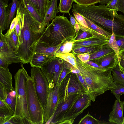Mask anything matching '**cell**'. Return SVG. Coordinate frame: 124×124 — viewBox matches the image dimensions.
I'll list each match as a JSON object with an SVG mask.
<instances>
[{
	"label": "cell",
	"mask_w": 124,
	"mask_h": 124,
	"mask_svg": "<svg viewBox=\"0 0 124 124\" xmlns=\"http://www.w3.org/2000/svg\"><path fill=\"white\" fill-rule=\"evenodd\" d=\"M9 95L13 97H16V92L14 90H13L10 91H8Z\"/></svg>",
	"instance_id": "680465c9"
},
{
	"label": "cell",
	"mask_w": 124,
	"mask_h": 124,
	"mask_svg": "<svg viewBox=\"0 0 124 124\" xmlns=\"http://www.w3.org/2000/svg\"><path fill=\"white\" fill-rule=\"evenodd\" d=\"M72 10L111 33L114 32L116 37L124 36V15L105 5L86 6L74 3Z\"/></svg>",
	"instance_id": "6da1fadb"
},
{
	"label": "cell",
	"mask_w": 124,
	"mask_h": 124,
	"mask_svg": "<svg viewBox=\"0 0 124 124\" xmlns=\"http://www.w3.org/2000/svg\"><path fill=\"white\" fill-rule=\"evenodd\" d=\"M124 52V48L120 50L119 51V53H120Z\"/></svg>",
	"instance_id": "6125c7cd"
},
{
	"label": "cell",
	"mask_w": 124,
	"mask_h": 124,
	"mask_svg": "<svg viewBox=\"0 0 124 124\" xmlns=\"http://www.w3.org/2000/svg\"><path fill=\"white\" fill-rule=\"evenodd\" d=\"M90 54L87 53L77 54V57L82 62L86 63L89 61Z\"/></svg>",
	"instance_id": "7dc6e473"
},
{
	"label": "cell",
	"mask_w": 124,
	"mask_h": 124,
	"mask_svg": "<svg viewBox=\"0 0 124 124\" xmlns=\"http://www.w3.org/2000/svg\"><path fill=\"white\" fill-rule=\"evenodd\" d=\"M117 11H120L124 15V0H119Z\"/></svg>",
	"instance_id": "f5cc1de1"
},
{
	"label": "cell",
	"mask_w": 124,
	"mask_h": 124,
	"mask_svg": "<svg viewBox=\"0 0 124 124\" xmlns=\"http://www.w3.org/2000/svg\"><path fill=\"white\" fill-rule=\"evenodd\" d=\"M73 0H60L59 5L57 8L58 12L70 14L69 11L72 7Z\"/></svg>",
	"instance_id": "836d02e7"
},
{
	"label": "cell",
	"mask_w": 124,
	"mask_h": 124,
	"mask_svg": "<svg viewBox=\"0 0 124 124\" xmlns=\"http://www.w3.org/2000/svg\"><path fill=\"white\" fill-rule=\"evenodd\" d=\"M91 66L99 69H104L101 68L99 65L95 62L92 61V60L89 61L86 63Z\"/></svg>",
	"instance_id": "11a10c76"
},
{
	"label": "cell",
	"mask_w": 124,
	"mask_h": 124,
	"mask_svg": "<svg viewBox=\"0 0 124 124\" xmlns=\"http://www.w3.org/2000/svg\"><path fill=\"white\" fill-rule=\"evenodd\" d=\"M116 40L120 50L124 48V36L116 37Z\"/></svg>",
	"instance_id": "c3c4849f"
},
{
	"label": "cell",
	"mask_w": 124,
	"mask_h": 124,
	"mask_svg": "<svg viewBox=\"0 0 124 124\" xmlns=\"http://www.w3.org/2000/svg\"><path fill=\"white\" fill-rule=\"evenodd\" d=\"M102 46H84L72 49V51L76 54L88 53L90 54L93 53L100 49Z\"/></svg>",
	"instance_id": "f546056e"
},
{
	"label": "cell",
	"mask_w": 124,
	"mask_h": 124,
	"mask_svg": "<svg viewBox=\"0 0 124 124\" xmlns=\"http://www.w3.org/2000/svg\"><path fill=\"white\" fill-rule=\"evenodd\" d=\"M59 87L56 85L49 90L46 106L43 110V124H46L53 116L59 99Z\"/></svg>",
	"instance_id": "7c38bea8"
},
{
	"label": "cell",
	"mask_w": 124,
	"mask_h": 124,
	"mask_svg": "<svg viewBox=\"0 0 124 124\" xmlns=\"http://www.w3.org/2000/svg\"><path fill=\"white\" fill-rule=\"evenodd\" d=\"M103 0H73L77 4L84 6L94 5L97 3Z\"/></svg>",
	"instance_id": "60d3db41"
},
{
	"label": "cell",
	"mask_w": 124,
	"mask_h": 124,
	"mask_svg": "<svg viewBox=\"0 0 124 124\" xmlns=\"http://www.w3.org/2000/svg\"><path fill=\"white\" fill-rule=\"evenodd\" d=\"M74 28L76 34L77 35L78 34L80 30V27L79 24L77 21Z\"/></svg>",
	"instance_id": "6f0895ef"
},
{
	"label": "cell",
	"mask_w": 124,
	"mask_h": 124,
	"mask_svg": "<svg viewBox=\"0 0 124 124\" xmlns=\"http://www.w3.org/2000/svg\"><path fill=\"white\" fill-rule=\"evenodd\" d=\"M123 108H124V102H123Z\"/></svg>",
	"instance_id": "be15d7a7"
},
{
	"label": "cell",
	"mask_w": 124,
	"mask_h": 124,
	"mask_svg": "<svg viewBox=\"0 0 124 124\" xmlns=\"http://www.w3.org/2000/svg\"><path fill=\"white\" fill-rule=\"evenodd\" d=\"M116 86L111 90V92L116 97V100H120V96L124 94V86L116 84Z\"/></svg>",
	"instance_id": "f35d334b"
},
{
	"label": "cell",
	"mask_w": 124,
	"mask_h": 124,
	"mask_svg": "<svg viewBox=\"0 0 124 124\" xmlns=\"http://www.w3.org/2000/svg\"><path fill=\"white\" fill-rule=\"evenodd\" d=\"M56 57L54 54L34 53L32 54L29 62L32 67L40 68L45 64Z\"/></svg>",
	"instance_id": "e0dca14e"
},
{
	"label": "cell",
	"mask_w": 124,
	"mask_h": 124,
	"mask_svg": "<svg viewBox=\"0 0 124 124\" xmlns=\"http://www.w3.org/2000/svg\"><path fill=\"white\" fill-rule=\"evenodd\" d=\"M56 57L59 58L64 61L70 63L75 67L77 68L76 57L73 53H67L57 54H56Z\"/></svg>",
	"instance_id": "1f68e13d"
},
{
	"label": "cell",
	"mask_w": 124,
	"mask_h": 124,
	"mask_svg": "<svg viewBox=\"0 0 124 124\" xmlns=\"http://www.w3.org/2000/svg\"><path fill=\"white\" fill-rule=\"evenodd\" d=\"M64 65V60L57 57L46 63L40 68L48 80L49 90L57 85Z\"/></svg>",
	"instance_id": "9c48e42d"
},
{
	"label": "cell",
	"mask_w": 124,
	"mask_h": 124,
	"mask_svg": "<svg viewBox=\"0 0 124 124\" xmlns=\"http://www.w3.org/2000/svg\"><path fill=\"white\" fill-rule=\"evenodd\" d=\"M71 72V70L67 68L64 64L63 69L60 76L57 85L59 87L64 78L68 74Z\"/></svg>",
	"instance_id": "ee69618b"
},
{
	"label": "cell",
	"mask_w": 124,
	"mask_h": 124,
	"mask_svg": "<svg viewBox=\"0 0 124 124\" xmlns=\"http://www.w3.org/2000/svg\"><path fill=\"white\" fill-rule=\"evenodd\" d=\"M120 55H121L124 57V52H121L119 53Z\"/></svg>",
	"instance_id": "94428289"
},
{
	"label": "cell",
	"mask_w": 124,
	"mask_h": 124,
	"mask_svg": "<svg viewBox=\"0 0 124 124\" xmlns=\"http://www.w3.org/2000/svg\"><path fill=\"white\" fill-rule=\"evenodd\" d=\"M112 74L115 84L124 86V73L121 71L119 65L113 68Z\"/></svg>",
	"instance_id": "4316f807"
},
{
	"label": "cell",
	"mask_w": 124,
	"mask_h": 124,
	"mask_svg": "<svg viewBox=\"0 0 124 124\" xmlns=\"http://www.w3.org/2000/svg\"><path fill=\"white\" fill-rule=\"evenodd\" d=\"M84 18L88 24V28L102 35L109 39L112 35L111 33L95 24L85 17H84Z\"/></svg>",
	"instance_id": "484cf974"
},
{
	"label": "cell",
	"mask_w": 124,
	"mask_h": 124,
	"mask_svg": "<svg viewBox=\"0 0 124 124\" xmlns=\"http://www.w3.org/2000/svg\"><path fill=\"white\" fill-rule=\"evenodd\" d=\"M21 19L20 16L19 21L16 24L15 26V27L14 29L15 32L18 38L19 41V44L20 36L21 31Z\"/></svg>",
	"instance_id": "816d5d0a"
},
{
	"label": "cell",
	"mask_w": 124,
	"mask_h": 124,
	"mask_svg": "<svg viewBox=\"0 0 124 124\" xmlns=\"http://www.w3.org/2000/svg\"><path fill=\"white\" fill-rule=\"evenodd\" d=\"M14 112L4 101L0 99V118L13 115Z\"/></svg>",
	"instance_id": "e575fe53"
},
{
	"label": "cell",
	"mask_w": 124,
	"mask_h": 124,
	"mask_svg": "<svg viewBox=\"0 0 124 124\" xmlns=\"http://www.w3.org/2000/svg\"><path fill=\"white\" fill-rule=\"evenodd\" d=\"M4 101L15 113L16 106V97L11 96L8 91L7 97Z\"/></svg>",
	"instance_id": "b9f144b4"
},
{
	"label": "cell",
	"mask_w": 124,
	"mask_h": 124,
	"mask_svg": "<svg viewBox=\"0 0 124 124\" xmlns=\"http://www.w3.org/2000/svg\"><path fill=\"white\" fill-rule=\"evenodd\" d=\"M78 124H111L109 122L104 121H99L92 116L88 113L82 118Z\"/></svg>",
	"instance_id": "83f0119b"
},
{
	"label": "cell",
	"mask_w": 124,
	"mask_h": 124,
	"mask_svg": "<svg viewBox=\"0 0 124 124\" xmlns=\"http://www.w3.org/2000/svg\"><path fill=\"white\" fill-rule=\"evenodd\" d=\"M107 44L116 53L119 63L120 59V55L119 54L120 50L116 43V35L114 32L112 33L111 35Z\"/></svg>",
	"instance_id": "d590c367"
},
{
	"label": "cell",
	"mask_w": 124,
	"mask_h": 124,
	"mask_svg": "<svg viewBox=\"0 0 124 124\" xmlns=\"http://www.w3.org/2000/svg\"><path fill=\"white\" fill-rule=\"evenodd\" d=\"M76 74L80 83L83 87L85 92L88 94V88L85 80L80 73H76Z\"/></svg>",
	"instance_id": "681fc988"
},
{
	"label": "cell",
	"mask_w": 124,
	"mask_h": 124,
	"mask_svg": "<svg viewBox=\"0 0 124 124\" xmlns=\"http://www.w3.org/2000/svg\"><path fill=\"white\" fill-rule=\"evenodd\" d=\"M123 102L120 100H115L112 110L109 115L108 121L111 124H122L124 117Z\"/></svg>",
	"instance_id": "5bb4252c"
},
{
	"label": "cell",
	"mask_w": 124,
	"mask_h": 124,
	"mask_svg": "<svg viewBox=\"0 0 124 124\" xmlns=\"http://www.w3.org/2000/svg\"><path fill=\"white\" fill-rule=\"evenodd\" d=\"M17 6L20 11L21 28L19 47L15 53L24 64L29 62L32 54L31 47L39 39L45 27L34 18L22 0H18Z\"/></svg>",
	"instance_id": "7a4b0ae2"
},
{
	"label": "cell",
	"mask_w": 124,
	"mask_h": 124,
	"mask_svg": "<svg viewBox=\"0 0 124 124\" xmlns=\"http://www.w3.org/2000/svg\"><path fill=\"white\" fill-rule=\"evenodd\" d=\"M114 51L108 44L103 46L99 50L90 54L89 61L98 59Z\"/></svg>",
	"instance_id": "d4e9b609"
},
{
	"label": "cell",
	"mask_w": 124,
	"mask_h": 124,
	"mask_svg": "<svg viewBox=\"0 0 124 124\" xmlns=\"http://www.w3.org/2000/svg\"><path fill=\"white\" fill-rule=\"evenodd\" d=\"M36 10L39 14L44 18L48 0H26Z\"/></svg>",
	"instance_id": "7402d4cb"
},
{
	"label": "cell",
	"mask_w": 124,
	"mask_h": 124,
	"mask_svg": "<svg viewBox=\"0 0 124 124\" xmlns=\"http://www.w3.org/2000/svg\"></svg>",
	"instance_id": "03108f58"
},
{
	"label": "cell",
	"mask_w": 124,
	"mask_h": 124,
	"mask_svg": "<svg viewBox=\"0 0 124 124\" xmlns=\"http://www.w3.org/2000/svg\"><path fill=\"white\" fill-rule=\"evenodd\" d=\"M8 0H0V32L6 29L7 9L8 6Z\"/></svg>",
	"instance_id": "603a6c76"
},
{
	"label": "cell",
	"mask_w": 124,
	"mask_h": 124,
	"mask_svg": "<svg viewBox=\"0 0 124 124\" xmlns=\"http://www.w3.org/2000/svg\"><path fill=\"white\" fill-rule=\"evenodd\" d=\"M70 17V21L71 24L74 27L76 22V20L75 17L72 15H69Z\"/></svg>",
	"instance_id": "9f6ffc18"
},
{
	"label": "cell",
	"mask_w": 124,
	"mask_h": 124,
	"mask_svg": "<svg viewBox=\"0 0 124 124\" xmlns=\"http://www.w3.org/2000/svg\"><path fill=\"white\" fill-rule=\"evenodd\" d=\"M93 35L89 31H83L80 29L78 34L72 39L73 41H76L90 37Z\"/></svg>",
	"instance_id": "ab89813d"
},
{
	"label": "cell",
	"mask_w": 124,
	"mask_h": 124,
	"mask_svg": "<svg viewBox=\"0 0 124 124\" xmlns=\"http://www.w3.org/2000/svg\"><path fill=\"white\" fill-rule=\"evenodd\" d=\"M109 39L93 35L92 37L75 41L73 49L84 46H102L107 44Z\"/></svg>",
	"instance_id": "4fadbf2b"
},
{
	"label": "cell",
	"mask_w": 124,
	"mask_h": 124,
	"mask_svg": "<svg viewBox=\"0 0 124 124\" xmlns=\"http://www.w3.org/2000/svg\"><path fill=\"white\" fill-rule=\"evenodd\" d=\"M94 60V62L104 69L115 68L119 65L118 57L114 51L98 59Z\"/></svg>",
	"instance_id": "2e32d148"
},
{
	"label": "cell",
	"mask_w": 124,
	"mask_h": 124,
	"mask_svg": "<svg viewBox=\"0 0 124 124\" xmlns=\"http://www.w3.org/2000/svg\"><path fill=\"white\" fill-rule=\"evenodd\" d=\"M86 93L76 73L71 72L64 78L59 87V101L74 94Z\"/></svg>",
	"instance_id": "ba28073f"
},
{
	"label": "cell",
	"mask_w": 124,
	"mask_h": 124,
	"mask_svg": "<svg viewBox=\"0 0 124 124\" xmlns=\"http://www.w3.org/2000/svg\"><path fill=\"white\" fill-rule=\"evenodd\" d=\"M72 39L63 43L56 51L54 55L57 54H64L71 52L73 49V44L75 42Z\"/></svg>",
	"instance_id": "d6a6232c"
},
{
	"label": "cell",
	"mask_w": 124,
	"mask_h": 124,
	"mask_svg": "<svg viewBox=\"0 0 124 124\" xmlns=\"http://www.w3.org/2000/svg\"><path fill=\"white\" fill-rule=\"evenodd\" d=\"M21 68L15 74L14 90L16 92V106L14 114L28 120L31 124L27 104L26 82L29 76L21 62Z\"/></svg>",
	"instance_id": "5b68a950"
},
{
	"label": "cell",
	"mask_w": 124,
	"mask_h": 124,
	"mask_svg": "<svg viewBox=\"0 0 124 124\" xmlns=\"http://www.w3.org/2000/svg\"><path fill=\"white\" fill-rule=\"evenodd\" d=\"M80 94L71 95L68 96L65 100L59 101L50 123L60 124L63 120L66 113Z\"/></svg>",
	"instance_id": "8fae6325"
},
{
	"label": "cell",
	"mask_w": 124,
	"mask_h": 124,
	"mask_svg": "<svg viewBox=\"0 0 124 124\" xmlns=\"http://www.w3.org/2000/svg\"><path fill=\"white\" fill-rule=\"evenodd\" d=\"M21 61L12 49L0 53V67H5L12 63L21 62Z\"/></svg>",
	"instance_id": "ac0fdd59"
},
{
	"label": "cell",
	"mask_w": 124,
	"mask_h": 124,
	"mask_svg": "<svg viewBox=\"0 0 124 124\" xmlns=\"http://www.w3.org/2000/svg\"><path fill=\"white\" fill-rule=\"evenodd\" d=\"M16 14V17L14 18L11 22L9 29L8 30L6 33L5 34L7 37L10 35L19 21L20 16V11L18 6Z\"/></svg>",
	"instance_id": "8d00e7d4"
},
{
	"label": "cell",
	"mask_w": 124,
	"mask_h": 124,
	"mask_svg": "<svg viewBox=\"0 0 124 124\" xmlns=\"http://www.w3.org/2000/svg\"><path fill=\"white\" fill-rule=\"evenodd\" d=\"M12 82V75L9 71L8 66L0 67V83L10 92L14 90Z\"/></svg>",
	"instance_id": "ffe728a7"
},
{
	"label": "cell",
	"mask_w": 124,
	"mask_h": 124,
	"mask_svg": "<svg viewBox=\"0 0 124 124\" xmlns=\"http://www.w3.org/2000/svg\"><path fill=\"white\" fill-rule=\"evenodd\" d=\"M57 1L58 0H48L43 23L45 27L48 26L49 22L52 21L57 16L56 14L58 12L57 8Z\"/></svg>",
	"instance_id": "d6986e66"
},
{
	"label": "cell",
	"mask_w": 124,
	"mask_h": 124,
	"mask_svg": "<svg viewBox=\"0 0 124 124\" xmlns=\"http://www.w3.org/2000/svg\"><path fill=\"white\" fill-rule=\"evenodd\" d=\"M120 55V59L119 66L121 71L124 73V57Z\"/></svg>",
	"instance_id": "db71d44e"
},
{
	"label": "cell",
	"mask_w": 124,
	"mask_h": 124,
	"mask_svg": "<svg viewBox=\"0 0 124 124\" xmlns=\"http://www.w3.org/2000/svg\"><path fill=\"white\" fill-rule=\"evenodd\" d=\"M27 104L31 124H42L43 109L36 92L34 82L29 76L26 82Z\"/></svg>",
	"instance_id": "8992f818"
},
{
	"label": "cell",
	"mask_w": 124,
	"mask_h": 124,
	"mask_svg": "<svg viewBox=\"0 0 124 124\" xmlns=\"http://www.w3.org/2000/svg\"><path fill=\"white\" fill-rule=\"evenodd\" d=\"M7 7L6 23V29H8L10 24L15 18L17 9L18 0H12Z\"/></svg>",
	"instance_id": "cb8c5ba5"
},
{
	"label": "cell",
	"mask_w": 124,
	"mask_h": 124,
	"mask_svg": "<svg viewBox=\"0 0 124 124\" xmlns=\"http://www.w3.org/2000/svg\"><path fill=\"white\" fill-rule=\"evenodd\" d=\"M8 90L0 83V99L5 101L7 97Z\"/></svg>",
	"instance_id": "bcb514c9"
},
{
	"label": "cell",
	"mask_w": 124,
	"mask_h": 124,
	"mask_svg": "<svg viewBox=\"0 0 124 124\" xmlns=\"http://www.w3.org/2000/svg\"><path fill=\"white\" fill-rule=\"evenodd\" d=\"M64 62L65 66L70 70L72 72L75 73H80L79 70L77 68L75 67L70 63L64 61Z\"/></svg>",
	"instance_id": "f907efd6"
},
{
	"label": "cell",
	"mask_w": 124,
	"mask_h": 124,
	"mask_svg": "<svg viewBox=\"0 0 124 124\" xmlns=\"http://www.w3.org/2000/svg\"><path fill=\"white\" fill-rule=\"evenodd\" d=\"M110 0H103L99 2L101 4L105 5Z\"/></svg>",
	"instance_id": "91938a15"
},
{
	"label": "cell",
	"mask_w": 124,
	"mask_h": 124,
	"mask_svg": "<svg viewBox=\"0 0 124 124\" xmlns=\"http://www.w3.org/2000/svg\"><path fill=\"white\" fill-rule=\"evenodd\" d=\"M91 100L86 93L81 94L65 114L60 124H72L75 119L91 105Z\"/></svg>",
	"instance_id": "30bf717a"
},
{
	"label": "cell",
	"mask_w": 124,
	"mask_h": 124,
	"mask_svg": "<svg viewBox=\"0 0 124 124\" xmlns=\"http://www.w3.org/2000/svg\"><path fill=\"white\" fill-rule=\"evenodd\" d=\"M63 43L57 46H51L47 43L38 40L31 46V50L32 54L36 53L54 55L56 51Z\"/></svg>",
	"instance_id": "9a60e30c"
},
{
	"label": "cell",
	"mask_w": 124,
	"mask_h": 124,
	"mask_svg": "<svg viewBox=\"0 0 124 124\" xmlns=\"http://www.w3.org/2000/svg\"><path fill=\"white\" fill-rule=\"evenodd\" d=\"M22 0L29 12L34 18L39 23L43 24L44 18L39 14L35 9L26 0Z\"/></svg>",
	"instance_id": "4dcf8cb0"
},
{
	"label": "cell",
	"mask_w": 124,
	"mask_h": 124,
	"mask_svg": "<svg viewBox=\"0 0 124 124\" xmlns=\"http://www.w3.org/2000/svg\"><path fill=\"white\" fill-rule=\"evenodd\" d=\"M122 124H124V119L123 122V123Z\"/></svg>",
	"instance_id": "e7e4bbea"
},
{
	"label": "cell",
	"mask_w": 124,
	"mask_h": 124,
	"mask_svg": "<svg viewBox=\"0 0 124 124\" xmlns=\"http://www.w3.org/2000/svg\"><path fill=\"white\" fill-rule=\"evenodd\" d=\"M40 69L32 67L31 77L34 82L37 95L44 110L47 104L49 89L48 80Z\"/></svg>",
	"instance_id": "52a82bcc"
},
{
	"label": "cell",
	"mask_w": 124,
	"mask_h": 124,
	"mask_svg": "<svg viewBox=\"0 0 124 124\" xmlns=\"http://www.w3.org/2000/svg\"><path fill=\"white\" fill-rule=\"evenodd\" d=\"M76 35L74 27L64 13L52 21L38 40L54 46L71 40Z\"/></svg>",
	"instance_id": "277c9868"
},
{
	"label": "cell",
	"mask_w": 124,
	"mask_h": 124,
	"mask_svg": "<svg viewBox=\"0 0 124 124\" xmlns=\"http://www.w3.org/2000/svg\"><path fill=\"white\" fill-rule=\"evenodd\" d=\"M30 124L29 121L23 117L14 114L5 117L0 118V124Z\"/></svg>",
	"instance_id": "44dd1931"
},
{
	"label": "cell",
	"mask_w": 124,
	"mask_h": 124,
	"mask_svg": "<svg viewBox=\"0 0 124 124\" xmlns=\"http://www.w3.org/2000/svg\"><path fill=\"white\" fill-rule=\"evenodd\" d=\"M6 37L10 47L13 50L15 53L18 49L19 41L14 29L10 35Z\"/></svg>",
	"instance_id": "f1b7e54d"
},
{
	"label": "cell",
	"mask_w": 124,
	"mask_h": 124,
	"mask_svg": "<svg viewBox=\"0 0 124 124\" xmlns=\"http://www.w3.org/2000/svg\"><path fill=\"white\" fill-rule=\"evenodd\" d=\"M76 60L77 68L88 87V94L93 102L97 96L116 86L112 76L113 68L99 69L82 62L77 57Z\"/></svg>",
	"instance_id": "3957f363"
},
{
	"label": "cell",
	"mask_w": 124,
	"mask_h": 124,
	"mask_svg": "<svg viewBox=\"0 0 124 124\" xmlns=\"http://www.w3.org/2000/svg\"><path fill=\"white\" fill-rule=\"evenodd\" d=\"M118 1L119 0H110L107 3L106 6L108 8L115 10L117 12Z\"/></svg>",
	"instance_id": "f6af8a7d"
},
{
	"label": "cell",
	"mask_w": 124,
	"mask_h": 124,
	"mask_svg": "<svg viewBox=\"0 0 124 124\" xmlns=\"http://www.w3.org/2000/svg\"><path fill=\"white\" fill-rule=\"evenodd\" d=\"M0 53L12 49L10 47L5 35L0 32Z\"/></svg>",
	"instance_id": "74e56055"
},
{
	"label": "cell",
	"mask_w": 124,
	"mask_h": 124,
	"mask_svg": "<svg viewBox=\"0 0 124 124\" xmlns=\"http://www.w3.org/2000/svg\"><path fill=\"white\" fill-rule=\"evenodd\" d=\"M72 12L76 20L79 25L86 28H88V24L83 16L75 11H72Z\"/></svg>",
	"instance_id": "7bdbcfd3"
}]
</instances>
